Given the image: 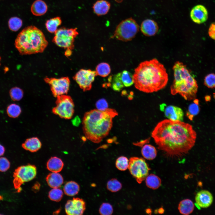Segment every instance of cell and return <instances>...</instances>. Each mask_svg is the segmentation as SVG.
<instances>
[{
	"instance_id": "obj_1",
	"label": "cell",
	"mask_w": 215,
	"mask_h": 215,
	"mask_svg": "<svg viewBox=\"0 0 215 215\" xmlns=\"http://www.w3.org/2000/svg\"><path fill=\"white\" fill-rule=\"evenodd\" d=\"M151 136L158 149L170 156L181 157L194 145L197 134L189 123L165 119L158 123Z\"/></svg>"
},
{
	"instance_id": "obj_2",
	"label": "cell",
	"mask_w": 215,
	"mask_h": 215,
	"mask_svg": "<svg viewBox=\"0 0 215 215\" xmlns=\"http://www.w3.org/2000/svg\"><path fill=\"white\" fill-rule=\"evenodd\" d=\"M133 77L136 88L147 93L164 88L168 81L166 69L156 59L141 62L135 69Z\"/></svg>"
},
{
	"instance_id": "obj_3",
	"label": "cell",
	"mask_w": 215,
	"mask_h": 215,
	"mask_svg": "<svg viewBox=\"0 0 215 215\" xmlns=\"http://www.w3.org/2000/svg\"><path fill=\"white\" fill-rule=\"evenodd\" d=\"M118 115L116 110L108 108L104 111L94 109L85 113L82 124L86 138L94 143L100 142L109 134L112 127L113 119Z\"/></svg>"
},
{
	"instance_id": "obj_4",
	"label": "cell",
	"mask_w": 215,
	"mask_h": 215,
	"mask_svg": "<svg viewBox=\"0 0 215 215\" xmlns=\"http://www.w3.org/2000/svg\"><path fill=\"white\" fill-rule=\"evenodd\" d=\"M173 69L174 79L171 87V93L173 95L179 94L186 100L196 99L198 89L197 82L186 66L177 61Z\"/></svg>"
},
{
	"instance_id": "obj_5",
	"label": "cell",
	"mask_w": 215,
	"mask_h": 215,
	"mask_svg": "<svg viewBox=\"0 0 215 215\" xmlns=\"http://www.w3.org/2000/svg\"><path fill=\"white\" fill-rule=\"evenodd\" d=\"M14 44L20 55H26L43 52L48 42L41 30L35 26H30L19 33Z\"/></svg>"
},
{
	"instance_id": "obj_6",
	"label": "cell",
	"mask_w": 215,
	"mask_h": 215,
	"mask_svg": "<svg viewBox=\"0 0 215 215\" xmlns=\"http://www.w3.org/2000/svg\"><path fill=\"white\" fill-rule=\"evenodd\" d=\"M139 26L133 19L129 18L122 21L116 27L112 38L124 41H130L139 31Z\"/></svg>"
},
{
	"instance_id": "obj_7",
	"label": "cell",
	"mask_w": 215,
	"mask_h": 215,
	"mask_svg": "<svg viewBox=\"0 0 215 215\" xmlns=\"http://www.w3.org/2000/svg\"><path fill=\"white\" fill-rule=\"evenodd\" d=\"M76 28L65 27L58 29L54 33L52 41L60 47L71 50L74 48L75 38L79 34Z\"/></svg>"
},
{
	"instance_id": "obj_8",
	"label": "cell",
	"mask_w": 215,
	"mask_h": 215,
	"mask_svg": "<svg viewBox=\"0 0 215 215\" xmlns=\"http://www.w3.org/2000/svg\"><path fill=\"white\" fill-rule=\"evenodd\" d=\"M56 97V105L53 108V113L62 118L65 119L71 118L74 113V107L71 97L65 94Z\"/></svg>"
},
{
	"instance_id": "obj_9",
	"label": "cell",
	"mask_w": 215,
	"mask_h": 215,
	"mask_svg": "<svg viewBox=\"0 0 215 215\" xmlns=\"http://www.w3.org/2000/svg\"><path fill=\"white\" fill-rule=\"evenodd\" d=\"M37 173L36 167L28 164L18 167L13 173V184L16 189H19L24 183L33 179Z\"/></svg>"
},
{
	"instance_id": "obj_10",
	"label": "cell",
	"mask_w": 215,
	"mask_h": 215,
	"mask_svg": "<svg viewBox=\"0 0 215 215\" xmlns=\"http://www.w3.org/2000/svg\"><path fill=\"white\" fill-rule=\"evenodd\" d=\"M128 168L130 173L139 184L146 179L150 170L145 159L136 157L130 159Z\"/></svg>"
},
{
	"instance_id": "obj_11",
	"label": "cell",
	"mask_w": 215,
	"mask_h": 215,
	"mask_svg": "<svg viewBox=\"0 0 215 215\" xmlns=\"http://www.w3.org/2000/svg\"><path fill=\"white\" fill-rule=\"evenodd\" d=\"M44 82L48 84L53 95L55 97L66 94L69 90L70 81L68 77L59 78L46 77Z\"/></svg>"
},
{
	"instance_id": "obj_12",
	"label": "cell",
	"mask_w": 215,
	"mask_h": 215,
	"mask_svg": "<svg viewBox=\"0 0 215 215\" xmlns=\"http://www.w3.org/2000/svg\"><path fill=\"white\" fill-rule=\"evenodd\" d=\"M97 75L95 71L81 69L76 73L73 78L80 87L85 91L91 89L92 83Z\"/></svg>"
},
{
	"instance_id": "obj_13",
	"label": "cell",
	"mask_w": 215,
	"mask_h": 215,
	"mask_svg": "<svg viewBox=\"0 0 215 215\" xmlns=\"http://www.w3.org/2000/svg\"><path fill=\"white\" fill-rule=\"evenodd\" d=\"M85 209V204L82 199L74 198L67 201L65 206L66 214L69 215H81Z\"/></svg>"
},
{
	"instance_id": "obj_14",
	"label": "cell",
	"mask_w": 215,
	"mask_h": 215,
	"mask_svg": "<svg viewBox=\"0 0 215 215\" xmlns=\"http://www.w3.org/2000/svg\"><path fill=\"white\" fill-rule=\"evenodd\" d=\"M161 105L160 109L168 119L172 121L183 120L184 113L180 108L173 105L165 106V104Z\"/></svg>"
},
{
	"instance_id": "obj_15",
	"label": "cell",
	"mask_w": 215,
	"mask_h": 215,
	"mask_svg": "<svg viewBox=\"0 0 215 215\" xmlns=\"http://www.w3.org/2000/svg\"><path fill=\"white\" fill-rule=\"evenodd\" d=\"M190 16L192 20L197 24L205 22L208 18V12L206 8L201 4H198L191 9Z\"/></svg>"
},
{
	"instance_id": "obj_16",
	"label": "cell",
	"mask_w": 215,
	"mask_h": 215,
	"mask_svg": "<svg viewBox=\"0 0 215 215\" xmlns=\"http://www.w3.org/2000/svg\"><path fill=\"white\" fill-rule=\"evenodd\" d=\"M213 200V196L209 191L202 190L196 194L195 200L196 203L199 208H207L212 204Z\"/></svg>"
},
{
	"instance_id": "obj_17",
	"label": "cell",
	"mask_w": 215,
	"mask_h": 215,
	"mask_svg": "<svg viewBox=\"0 0 215 215\" xmlns=\"http://www.w3.org/2000/svg\"><path fill=\"white\" fill-rule=\"evenodd\" d=\"M142 32L145 36H154L158 31L159 27L157 23L154 21L147 19L142 23L141 27Z\"/></svg>"
},
{
	"instance_id": "obj_18",
	"label": "cell",
	"mask_w": 215,
	"mask_h": 215,
	"mask_svg": "<svg viewBox=\"0 0 215 215\" xmlns=\"http://www.w3.org/2000/svg\"><path fill=\"white\" fill-rule=\"evenodd\" d=\"M41 142L36 137L27 139L22 144V147L24 149L32 152H36L41 148Z\"/></svg>"
},
{
	"instance_id": "obj_19",
	"label": "cell",
	"mask_w": 215,
	"mask_h": 215,
	"mask_svg": "<svg viewBox=\"0 0 215 215\" xmlns=\"http://www.w3.org/2000/svg\"><path fill=\"white\" fill-rule=\"evenodd\" d=\"M46 179L48 185L52 188H59L63 183V178L58 173L52 172L47 175Z\"/></svg>"
},
{
	"instance_id": "obj_20",
	"label": "cell",
	"mask_w": 215,
	"mask_h": 215,
	"mask_svg": "<svg viewBox=\"0 0 215 215\" xmlns=\"http://www.w3.org/2000/svg\"><path fill=\"white\" fill-rule=\"evenodd\" d=\"M110 5L109 2L105 0H99L93 4V8L94 13L99 16L105 15L108 12Z\"/></svg>"
},
{
	"instance_id": "obj_21",
	"label": "cell",
	"mask_w": 215,
	"mask_h": 215,
	"mask_svg": "<svg viewBox=\"0 0 215 215\" xmlns=\"http://www.w3.org/2000/svg\"><path fill=\"white\" fill-rule=\"evenodd\" d=\"M47 6L44 1L42 0H36L32 4L31 7L32 13L36 16L44 14L47 10Z\"/></svg>"
},
{
	"instance_id": "obj_22",
	"label": "cell",
	"mask_w": 215,
	"mask_h": 215,
	"mask_svg": "<svg viewBox=\"0 0 215 215\" xmlns=\"http://www.w3.org/2000/svg\"><path fill=\"white\" fill-rule=\"evenodd\" d=\"M64 163L62 160L56 157L50 158L47 163V168L52 172L58 173L61 171L64 166Z\"/></svg>"
},
{
	"instance_id": "obj_23",
	"label": "cell",
	"mask_w": 215,
	"mask_h": 215,
	"mask_svg": "<svg viewBox=\"0 0 215 215\" xmlns=\"http://www.w3.org/2000/svg\"><path fill=\"white\" fill-rule=\"evenodd\" d=\"M178 209L181 214L188 215L192 213L193 211L194 205L193 202L190 199H185L179 202Z\"/></svg>"
},
{
	"instance_id": "obj_24",
	"label": "cell",
	"mask_w": 215,
	"mask_h": 215,
	"mask_svg": "<svg viewBox=\"0 0 215 215\" xmlns=\"http://www.w3.org/2000/svg\"><path fill=\"white\" fill-rule=\"evenodd\" d=\"M141 153L145 159L152 160L156 157L157 151L155 147L151 145L145 144L142 148Z\"/></svg>"
},
{
	"instance_id": "obj_25",
	"label": "cell",
	"mask_w": 215,
	"mask_h": 215,
	"mask_svg": "<svg viewBox=\"0 0 215 215\" xmlns=\"http://www.w3.org/2000/svg\"><path fill=\"white\" fill-rule=\"evenodd\" d=\"M79 185L74 181L67 182L64 185L63 190L65 194L70 196H73L77 194L79 191Z\"/></svg>"
},
{
	"instance_id": "obj_26",
	"label": "cell",
	"mask_w": 215,
	"mask_h": 215,
	"mask_svg": "<svg viewBox=\"0 0 215 215\" xmlns=\"http://www.w3.org/2000/svg\"><path fill=\"white\" fill-rule=\"evenodd\" d=\"M145 179L146 185L150 188L156 189L161 185V181L160 179L154 174H151L148 175Z\"/></svg>"
},
{
	"instance_id": "obj_27",
	"label": "cell",
	"mask_w": 215,
	"mask_h": 215,
	"mask_svg": "<svg viewBox=\"0 0 215 215\" xmlns=\"http://www.w3.org/2000/svg\"><path fill=\"white\" fill-rule=\"evenodd\" d=\"M61 18L59 17H54L47 21L45 27L47 30L51 33H55L58 30L57 28L62 23Z\"/></svg>"
},
{
	"instance_id": "obj_28",
	"label": "cell",
	"mask_w": 215,
	"mask_h": 215,
	"mask_svg": "<svg viewBox=\"0 0 215 215\" xmlns=\"http://www.w3.org/2000/svg\"><path fill=\"white\" fill-rule=\"evenodd\" d=\"M194 100V102L189 105L186 113L187 116L191 120H193V117L197 115L200 111L198 100L196 99Z\"/></svg>"
},
{
	"instance_id": "obj_29",
	"label": "cell",
	"mask_w": 215,
	"mask_h": 215,
	"mask_svg": "<svg viewBox=\"0 0 215 215\" xmlns=\"http://www.w3.org/2000/svg\"><path fill=\"white\" fill-rule=\"evenodd\" d=\"M97 75L102 77H106L110 73L111 69L109 64L106 62H102L99 64L96 68Z\"/></svg>"
},
{
	"instance_id": "obj_30",
	"label": "cell",
	"mask_w": 215,
	"mask_h": 215,
	"mask_svg": "<svg viewBox=\"0 0 215 215\" xmlns=\"http://www.w3.org/2000/svg\"><path fill=\"white\" fill-rule=\"evenodd\" d=\"M22 110L20 106L17 104L13 103L9 105L7 107L6 112L10 117L15 118L20 114Z\"/></svg>"
},
{
	"instance_id": "obj_31",
	"label": "cell",
	"mask_w": 215,
	"mask_h": 215,
	"mask_svg": "<svg viewBox=\"0 0 215 215\" xmlns=\"http://www.w3.org/2000/svg\"><path fill=\"white\" fill-rule=\"evenodd\" d=\"M120 78L125 87H129L134 84L133 75L127 70L120 73Z\"/></svg>"
},
{
	"instance_id": "obj_32",
	"label": "cell",
	"mask_w": 215,
	"mask_h": 215,
	"mask_svg": "<svg viewBox=\"0 0 215 215\" xmlns=\"http://www.w3.org/2000/svg\"><path fill=\"white\" fill-rule=\"evenodd\" d=\"M111 87L116 91H120L125 86L120 78V73L115 75L112 78Z\"/></svg>"
},
{
	"instance_id": "obj_33",
	"label": "cell",
	"mask_w": 215,
	"mask_h": 215,
	"mask_svg": "<svg viewBox=\"0 0 215 215\" xmlns=\"http://www.w3.org/2000/svg\"><path fill=\"white\" fill-rule=\"evenodd\" d=\"M9 94L11 99L14 101L20 100L23 98L24 94L23 90L20 88L14 87L10 90Z\"/></svg>"
},
{
	"instance_id": "obj_34",
	"label": "cell",
	"mask_w": 215,
	"mask_h": 215,
	"mask_svg": "<svg viewBox=\"0 0 215 215\" xmlns=\"http://www.w3.org/2000/svg\"><path fill=\"white\" fill-rule=\"evenodd\" d=\"M22 22L19 18L14 17L11 18L8 21L9 29L13 31H18L22 26Z\"/></svg>"
},
{
	"instance_id": "obj_35",
	"label": "cell",
	"mask_w": 215,
	"mask_h": 215,
	"mask_svg": "<svg viewBox=\"0 0 215 215\" xmlns=\"http://www.w3.org/2000/svg\"><path fill=\"white\" fill-rule=\"evenodd\" d=\"M63 192L58 188H53L49 192L48 197L51 200L59 202L62 199L63 196Z\"/></svg>"
},
{
	"instance_id": "obj_36",
	"label": "cell",
	"mask_w": 215,
	"mask_h": 215,
	"mask_svg": "<svg viewBox=\"0 0 215 215\" xmlns=\"http://www.w3.org/2000/svg\"><path fill=\"white\" fill-rule=\"evenodd\" d=\"M129 160L126 157L121 156L117 158L116 162V168L119 170L124 171L128 168Z\"/></svg>"
},
{
	"instance_id": "obj_37",
	"label": "cell",
	"mask_w": 215,
	"mask_h": 215,
	"mask_svg": "<svg viewBox=\"0 0 215 215\" xmlns=\"http://www.w3.org/2000/svg\"><path fill=\"white\" fill-rule=\"evenodd\" d=\"M108 190L112 192L119 191L122 187L121 183L117 179H114L109 180L107 184Z\"/></svg>"
},
{
	"instance_id": "obj_38",
	"label": "cell",
	"mask_w": 215,
	"mask_h": 215,
	"mask_svg": "<svg viewBox=\"0 0 215 215\" xmlns=\"http://www.w3.org/2000/svg\"><path fill=\"white\" fill-rule=\"evenodd\" d=\"M204 84L208 88H215V74L211 73L206 76L204 79Z\"/></svg>"
},
{
	"instance_id": "obj_39",
	"label": "cell",
	"mask_w": 215,
	"mask_h": 215,
	"mask_svg": "<svg viewBox=\"0 0 215 215\" xmlns=\"http://www.w3.org/2000/svg\"><path fill=\"white\" fill-rule=\"evenodd\" d=\"M99 212L101 215H111L113 212L112 206L108 203H103L100 206L99 209Z\"/></svg>"
},
{
	"instance_id": "obj_40",
	"label": "cell",
	"mask_w": 215,
	"mask_h": 215,
	"mask_svg": "<svg viewBox=\"0 0 215 215\" xmlns=\"http://www.w3.org/2000/svg\"><path fill=\"white\" fill-rule=\"evenodd\" d=\"M10 163L6 157L0 158V171L4 172L10 168Z\"/></svg>"
},
{
	"instance_id": "obj_41",
	"label": "cell",
	"mask_w": 215,
	"mask_h": 215,
	"mask_svg": "<svg viewBox=\"0 0 215 215\" xmlns=\"http://www.w3.org/2000/svg\"><path fill=\"white\" fill-rule=\"evenodd\" d=\"M96 109L101 111H104L108 108V105L107 101L102 98L98 100L96 102Z\"/></svg>"
},
{
	"instance_id": "obj_42",
	"label": "cell",
	"mask_w": 215,
	"mask_h": 215,
	"mask_svg": "<svg viewBox=\"0 0 215 215\" xmlns=\"http://www.w3.org/2000/svg\"><path fill=\"white\" fill-rule=\"evenodd\" d=\"M208 34L211 38L215 40V22L211 24L208 29Z\"/></svg>"
},
{
	"instance_id": "obj_43",
	"label": "cell",
	"mask_w": 215,
	"mask_h": 215,
	"mask_svg": "<svg viewBox=\"0 0 215 215\" xmlns=\"http://www.w3.org/2000/svg\"><path fill=\"white\" fill-rule=\"evenodd\" d=\"M5 151V148L3 146L0 144V156L4 154Z\"/></svg>"
},
{
	"instance_id": "obj_44",
	"label": "cell",
	"mask_w": 215,
	"mask_h": 215,
	"mask_svg": "<svg viewBox=\"0 0 215 215\" xmlns=\"http://www.w3.org/2000/svg\"><path fill=\"white\" fill-rule=\"evenodd\" d=\"M1 60V57H0V65H1V63H0Z\"/></svg>"
}]
</instances>
